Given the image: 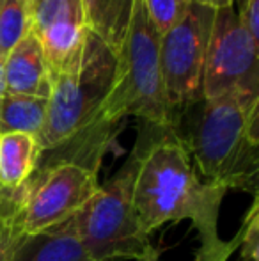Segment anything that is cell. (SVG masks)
Segmentation results:
<instances>
[{"label": "cell", "instance_id": "1", "mask_svg": "<svg viewBox=\"0 0 259 261\" xmlns=\"http://www.w3.org/2000/svg\"><path fill=\"white\" fill-rule=\"evenodd\" d=\"M131 155V196L142 233L151 237L165 224L188 220L199 233L197 261H227L233 245L218 234V215L227 190L200 178L176 128L140 123Z\"/></svg>", "mask_w": 259, "mask_h": 261}, {"label": "cell", "instance_id": "2", "mask_svg": "<svg viewBox=\"0 0 259 261\" xmlns=\"http://www.w3.org/2000/svg\"><path fill=\"white\" fill-rule=\"evenodd\" d=\"M116 64V55L89 32L78 61L52 76L45 126L38 135L43 155L101 165L118 135V128L100 119Z\"/></svg>", "mask_w": 259, "mask_h": 261}, {"label": "cell", "instance_id": "3", "mask_svg": "<svg viewBox=\"0 0 259 261\" xmlns=\"http://www.w3.org/2000/svg\"><path fill=\"white\" fill-rule=\"evenodd\" d=\"M176 132L203 179L225 190H257L259 94L200 98L181 112Z\"/></svg>", "mask_w": 259, "mask_h": 261}, {"label": "cell", "instance_id": "4", "mask_svg": "<svg viewBox=\"0 0 259 261\" xmlns=\"http://www.w3.org/2000/svg\"><path fill=\"white\" fill-rule=\"evenodd\" d=\"M116 59L114 82L100 110L101 123L118 128L126 117H137L153 126L176 128L160 71V34L144 0H135L128 32Z\"/></svg>", "mask_w": 259, "mask_h": 261}, {"label": "cell", "instance_id": "5", "mask_svg": "<svg viewBox=\"0 0 259 261\" xmlns=\"http://www.w3.org/2000/svg\"><path fill=\"white\" fill-rule=\"evenodd\" d=\"M133 172L130 155L75 217L76 234L91 261H158V249L142 233L133 206Z\"/></svg>", "mask_w": 259, "mask_h": 261}, {"label": "cell", "instance_id": "6", "mask_svg": "<svg viewBox=\"0 0 259 261\" xmlns=\"http://www.w3.org/2000/svg\"><path fill=\"white\" fill-rule=\"evenodd\" d=\"M100 165L80 160H39L23 187L20 226L25 237L41 234L76 217L100 189Z\"/></svg>", "mask_w": 259, "mask_h": 261}, {"label": "cell", "instance_id": "7", "mask_svg": "<svg viewBox=\"0 0 259 261\" xmlns=\"http://www.w3.org/2000/svg\"><path fill=\"white\" fill-rule=\"evenodd\" d=\"M217 11L194 4L160 34V71L174 119L203 98V73Z\"/></svg>", "mask_w": 259, "mask_h": 261}, {"label": "cell", "instance_id": "8", "mask_svg": "<svg viewBox=\"0 0 259 261\" xmlns=\"http://www.w3.org/2000/svg\"><path fill=\"white\" fill-rule=\"evenodd\" d=\"M229 93L259 94V41L254 39L235 7L215 13L203 73V98Z\"/></svg>", "mask_w": 259, "mask_h": 261}, {"label": "cell", "instance_id": "9", "mask_svg": "<svg viewBox=\"0 0 259 261\" xmlns=\"http://www.w3.org/2000/svg\"><path fill=\"white\" fill-rule=\"evenodd\" d=\"M31 31L41 45L52 76L78 61L89 31L82 0H36L31 7Z\"/></svg>", "mask_w": 259, "mask_h": 261}, {"label": "cell", "instance_id": "10", "mask_svg": "<svg viewBox=\"0 0 259 261\" xmlns=\"http://www.w3.org/2000/svg\"><path fill=\"white\" fill-rule=\"evenodd\" d=\"M4 82L7 94L48 98L52 91V73L34 32L27 34L4 57Z\"/></svg>", "mask_w": 259, "mask_h": 261}, {"label": "cell", "instance_id": "11", "mask_svg": "<svg viewBox=\"0 0 259 261\" xmlns=\"http://www.w3.org/2000/svg\"><path fill=\"white\" fill-rule=\"evenodd\" d=\"M11 261H91L76 234L75 217L63 226L41 234L25 237L16 245Z\"/></svg>", "mask_w": 259, "mask_h": 261}, {"label": "cell", "instance_id": "12", "mask_svg": "<svg viewBox=\"0 0 259 261\" xmlns=\"http://www.w3.org/2000/svg\"><path fill=\"white\" fill-rule=\"evenodd\" d=\"M41 148L36 135L21 132H0V185L16 192L36 172Z\"/></svg>", "mask_w": 259, "mask_h": 261}, {"label": "cell", "instance_id": "13", "mask_svg": "<svg viewBox=\"0 0 259 261\" xmlns=\"http://www.w3.org/2000/svg\"><path fill=\"white\" fill-rule=\"evenodd\" d=\"M135 0H82L85 29L118 57L133 14Z\"/></svg>", "mask_w": 259, "mask_h": 261}, {"label": "cell", "instance_id": "14", "mask_svg": "<svg viewBox=\"0 0 259 261\" xmlns=\"http://www.w3.org/2000/svg\"><path fill=\"white\" fill-rule=\"evenodd\" d=\"M48 98L4 94L0 101V132H21L38 137L45 126Z\"/></svg>", "mask_w": 259, "mask_h": 261}, {"label": "cell", "instance_id": "15", "mask_svg": "<svg viewBox=\"0 0 259 261\" xmlns=\"http://www.w3.org/2000/svg\"><path fill=\"white\" fill-rule=\"evenodd\" d=\"M31 29V7L25 0H0V57L27 34Z\"/></svg>", "mask_w": 259, "mask_h": 261}, {"label": "cell", "instance_id": "16", "mask_svg": "<svg viewBox=\"0 0 259 261\" xmlns=\"http://www.w3.org/2000/svg\"><path fill=\"white\" fill-rule=\"evenodd\" d=\"M144 4L158 34H163L183 18L192 0H144Z\"/></svg>", "mask_w": 259, "mask_h": 261}, {"label": "cell", "instance_id": "17", "mask_svg": "<svg viewBox=\"0 0 259 261\" xmlns=\"http://www.w3.org/2000/svg\"><path fill=\"white\" fill-rule=\"evenodd\" d=\"M236 244L242 249V258L245 261H257L259 258V206L257 199L247 212L242 233L236 237Z\"/></svg>", "mask_w": 259, "mask_h": 261}, {"label": "cell", "instance_id": "18", "mask_svg": "<svg viewBox=\"0 0 259 261\" xmlns=\"http://www.w3.org/2000/svg\"><path fill=\"white\" fill-rule=\"evenodd\" d=\"M23 238L20 226V213L7 219H0V261H11L16 245Z\"/></svg>", "mask_w": 259, "mask_h": 261}, {"label": "cell", "instance_id": "19", "mask_svg": "<svg viewBox=\"0 0 259 261\" xmlns=\"http://www.w3.org/2000/svg\"><path fill=\"white\" fill-rule=\"evenodd\" d=\"M235 11L245 31L259 41V0H236Z\"/></svg>", "mask_w": 259, "mask_h": 261}, {"label": "cell", "instance_id": "20", "mask_svg": "<svg viewBox=\"0 0 259 261\" xmlns=\"http://www.w3.org/2000/svg\"><path fill=\"white\" fill-rule=\"evenodd\" d=\"M21 201H23V189L11 192L0 185V219L18 215L21 210Z\"/></svg>", "mask_w": 259, "mask_h": 261}, {"label": "cell", "instance_id": "21", "mask_svg": "<svg viewBox=\"0 0 259 261\" xmlns=\"http://www.w3.org/2000/svg\"><path fill=\"white\" fill-rule=\"evenodd\" d=\"M192 2L208 7V9L220 11V9H227V7H235L236 0H192Z\"/></svg>", "mask_w": 259, "mask_h": 261}, {"label": "cell", "instance_id": "22", "mask_svg": "<svg viewBox=\"0 0 259 261\" xmlns=\"http://www.w3.org/2000/svg\"><path fill=\"white\" fill-rule=\"evenodd\" d=\"M6 94V82H4V57H0V101Z\"/></svg>", "mask_w": 259, "mask_h": 261}, {"label": "cell", "instance_id": "23", "mask_svg": "<svg viewBox=\"0 0 259 261\" xmlns=\"http://www.w3.org/2000/svg\"><path fill=\"white\" fill-rule=\"evenodd\" d=\"M25 2H27V6H28V7H32V4H34L36 0H25Z\"/></svg>", "mask_w": 259, "mask_h": 261}]
</instances>
